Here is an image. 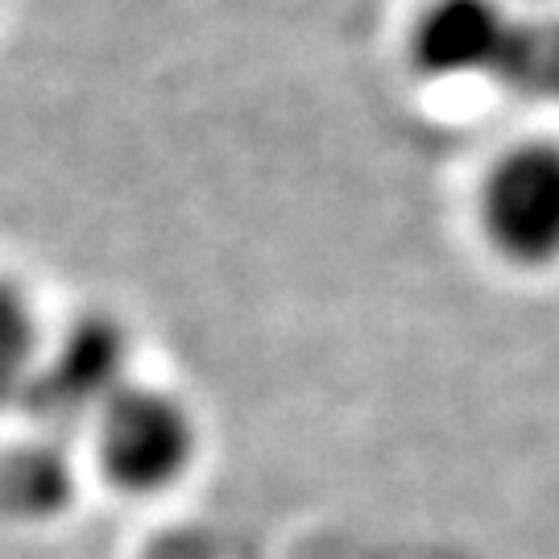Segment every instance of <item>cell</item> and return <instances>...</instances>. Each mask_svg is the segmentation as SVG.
<instances>
[{
	"label": "cell",
	"instance_id": "cell-1",
	"mask_svg": "<svg viewBox=\"0 0 559 559\" xmlns=\"http://www.w3.org/2000/svg\"><path fill=\"white\" fill-rule=\"evenodd\" d=\"M92 448L108 485L133 498L175 489L200 456L191 406L158 385H124L92 419Z\"/></svg>",
	"mask_w": 559,
	"mask_h": 559
},
{
	"label": "cell",
	"instance_id": "cell-3",
	"mask_svg": "<svg viewBox=\"0 0 559 559\" xmlns=\"http://www.w3.org/2000/svg\"><path fill=\"white\" fill-rule=\"evenodd\" d=\"M129 385V336L108 316H83L59 340L46 344V357L25 411L46 423H92Z\"/></svg>",
	"mask_w": 559,
	"mask_h": 559
},
{
	"label": "cell",
	"instance_id": "cell-2",
	"mask_svg": "<svg viewBox=\"0 0 559 559\" xmlns=\"http://www.w3.org/2000/svg\"><path fill=\"white\" fill-rule=\"evenodd\" d=\"M477 228L489 253L514 270L559 265V141L526 138L480 175Z\"/></svg>",
	"mask_w": 559,
	"mask_h": 559
},
{
	"label": "cell",
	"instance_id": "cell-5",
	"mask_svg": "<svg viewBox=\"0 0 559 559\" xmlns=\"http://www.w3.org/2000/svg\"><path fill=\"white\" fill-rule=\"evenodd\" d=\"M46 344L50 340H41L29 295L0 274V406H25V394L46 357Z\"/></svg>",
	"mask_w": 559,
	"mask_h": 559
},
{
	"label": "cell",
	"instance_id": "cell-6",
	"mask_svg": "<svg viewBox=\"0 0 559 559\" xmlns=\"http://www.w3.org/2000/svg\"><path fill=\"white\" fill-rule=\"evenodd\" d=\"M0 498L13 514H50L67 501V464L50 448L21 452L0 473Z\"/></svg>",
	"mask_w": 559,
	"mask_h": 559
},
{
	"label": "cell",
	"instance_id": "cell-4",
	"mask_svg": "<svg viewBox=\"0 0 559 559\" xmlns=\"http://www.w3.org/2000/svg\"><path fill=\"white\" fill-rule=\"evenodd\" d=\"M510 34L498 0H431L411 25V59L431 80H468L498 67Z\"/></svg>",
	"mask_w": 559,
	"mask_h": 559
}]
</instances>
